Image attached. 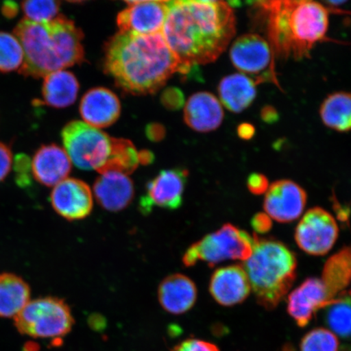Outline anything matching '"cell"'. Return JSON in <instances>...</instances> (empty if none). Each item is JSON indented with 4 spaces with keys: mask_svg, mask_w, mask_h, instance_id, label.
<instances>
[{
    "mask_svg": "<svg viewBox=\"0 0 351 351\" xmlns=\"http://www.w3.org/2000/svg\"><path fill=\"white\" fill-rule=\"evenodd\" d=\"M236 34V17L229 3L212 0L169 1L163 35L182 65V73L195 65L214 62Z\"/></svg>",
    "mask_w": 351,
    "mask_h": 351,
    "instance_id": "6da1fadb",
    "label": "cell"
},
{
    "mask_svg": "<svg viewBox=\"0 0 351 351\" xmlns=\"http://www.w3.org/2000/svg\"><path fill=\"white\" fill-rule=\"evenodd\" d=\"M104 66L118 86L134 95L154 93L175 73H182L162 34H117L105 47Z\"/></svg>",
    "mask_w": 351,
    "mask_h": 351,
    "instance_id": "7a4b0ae2",
    "label": "cell"
},
{
    "mask_svg": "<svg viewBox=\"0 0 351 351\" xmlns=\"http://www.w3.org/2000/svg\"><path fill=\"white\" fill-rule=\"evenodd\" d=\"M254 6L265 20L267 42L282 59L308 57L313 47L326 37L328 11L309 0L261 1Z\"/></svg>",
    "mask_w": 351,
    "mask_h": 351,
    "instance_id": "3957f363",
    "label": "cell"
},
{
    "mask_svg": "<svg viewBox=\"0 0 351 351\" xmlns=\"http://www.w3.org/2000/svg\"><path fill=\"white\" fill-rule=\"evenodd\" d=\"M14 35L23 48L24 63L19 73L25 77L44 78L84 59V36L73 21L64 16L47 23L21 20Z\"/></svg>",
    "mask_w": 351,
    "mask_h": 351,
    "instance_id": "277c9868",
    "label": "cell"
},
{
    "mask_svg": "<svg viewBox=\"0 0 351 351\" xmlns=\"http://www.w3.org/2000/svg\"><path fill=\"white\" fill-rule=\"evenodd\" d=\"M252 256L244 269L258 304L274 310L287 296L296 279L297 258L287 245L254 234Z\"/></svg>",
    "mask_w": 351,
    "mask_h": 351,
    "instance_id": "5b68a950",
    "label": "cell"
},
{
    "mask_svg": "<svg viewBox=\"0 0 351 351\" xmlns=\"http://www.w3.org/2000/svg\"><path fill=\"white\" fill-rule=\"evenodd\" d=\"M254 244V235L227 223L192 244L184 253L182 263L189 267L199 262L213 267L226 261H247L252 256Z\"/></svg>",
    "mask_w": 351,
    "mask_h": 351,
    "instance_id": "8992f818",
    "label": "cell"
},
{
    "mask_svg": "<svg viewBox=\"0 0 351 351\" xmlns=\"http://www.w3.org/2000/svg\"><path fill=\"white\" fill-rule=\"evenodd\" d=\"M14 319L21 335L35 339H60L72 330L74 324L69 305L54 297L29 301Z\"/></svg>",
    "mask_w": 351,
    "mask_h": 351,
    "instance_id": "52a82bcc",
    "label": "cell"
},
{
    "mask_svg": "<svg viewBox=\"0 0 351 351\" xmlns=\"http://www.w3.org/2000/svg\"><path fill=\"white\" fill-rule=\"evenodd\" d=\"M61 136L72 164L82 170L103 172L112 156L114 138L81 121L69 122Z\"/></svg>",
    "mask_w": 351,
    "mask_h": 351,
    "instance_id": "ba28073f",
    "label": "cell"
},
{
    "mask_svg": "<svg viewBox=\"0 0 351 351\" xmlns=\"http://www.w3.org/2000/svg\"><path fill=\"white\" fill-rule=\"evenodd\" d=\"M336 219L322 208H313L306 213L298 223L295 239L298 247L311 256L326 254L339 238Z\"/></svg>",
    "mask_w": 351,
    "mask_h": 351,
    "instance_id": "9c48e42d",
    "label": "cell"
},
{
    "mask_svg": "<svg viewBox=\"0 0 351 351\" xmlns=\"http://www.w3.org/2000/svg\"><path fill=\"white\" fill-rule=\"evenodd\" d=\"M274 51L265 38L257 34L241 35L232 43L230 56L232 64L247 76L261 82L263 74L274 71Z\"/></svg>",
    "mask_w": 351,
    "mask_h": 351,
    "instance_id": "30bf717a",
    "label": "cell"
},
{
    "mask_svg": "<svg viewBox=\"0 0 351 351\" xmlns=\"http://www.w3.org/2000/svg\"><path fill=\"white\" fill-rule=\"evenodd\" d=\"M188 171L175 169L162 171L148 183L146 193L139 206L144 215L151 213L154 207L176 210L181 207L185 191Z\"/></svg>",
    "mask_w": 351,
    "mask_h": 351,
    "instance_id": "8fae6325",
    "label": "cell"
},
{
    "mask_svg": "<svg viewBox=\"0 0 351 351\" xmlns=\"http://www.w3.org/2000/svg\"><path fill=\"white\" fill-rule=\"evenodd\" d=\"M117 16V25L121 33L138 35L162 34L169 1H129Z\"/></svg>",
    "mask_w": 351,
    "mask_h": 351,
    "instance_id": "7c38bea8",
    "label": "cell"
},
{
    "mask_svg": "<svg viewBox=\"0 0 351 351\" xmlns=\"http://www.w3.org/2000/svg\"><path fill=\"white\" fill-rule=\"evenodd\" d=\"M304 189L291 180H279L269 187L263 199V209L271 219L289 223L300 217L306 204Z\"/></svg>",
    "mask_w": 351,
    "mask_h": 351,
    "instance_id": "4fadbf2b",
    "label": "cell"
},
{
    "mask_svg": "<svg viewBox=\"0 0 351 351\" xmlns=\"http://www.w3.org/2000/svg\"><path fill=\"white\" fill-rule=\"evenodd\" d=\"M52 207L68 221L86 218L93 209V194L81 180L67 178L54 186L51 194Z\"/></svg>",
    "mask_w": 351,
    "mask_h": 351,
    "instance_id": "5bb4252c",
    "label": "cell"
},
{
    "mask_svg": "<svg viewBox=\"0 0 351 351\" xmlns=\"http://www.w3.org/2000/svg\"><path fill=\"white\" fill-rule=\"evenodd\" d=\"M252 287L243 266L221 267L214 271L209 283V291L219 305L232 306L241 304L250 295Z\"/></svg>",
    "mask_w": 351,
    "mask_h": 351,
    "instance_id": "9a60e30c",
    "label": "cell"
},
{
    "mask_svg": "<svg viewBox=\"0 0 351 351\" xmlns=\"http://www.w3.org/2000/svg\"><path fill=\"white\" fill-rule=\"evenodd\" d=\"M327 302V293L322 280L310 278L289 295L287 311L298 326L304 328Z\"/></svg>",
    "mask_w": 351,
    "mask_h": 351,
    "instance_id": "2e32d148",
    "label": "cell"
},
{
    "mask_svg": "<svg viewBox=\"0 0 351 351\" xmlns=\"http://www.w3.org/2000/svg\"><path fill=\"white\" fill-rule=\"evenodd\" d=\"M121 103L117 96L106 88H94L83 96L80 114L83 121L95 128H106L120 117Z\"/></svg>",
    "mask_w": 351,
    "mask_h": 351,
    "instance_id": "e0dca14e",
    "label": "cell"
},
{
    "mask_svg": "<svg viewBox=\"0 0 351 351\" xmlns=\"http://www.w3.org/2000/svg\"><path fill=\"white\" fill-rule=\"evenodd\" d=\"M71 170L72 162L68 154L56 144L39 148L32 161L34 179L48 187H54L67 179Z\"/></svg>",
    "mask_w": 351,
    "mask_h": 351,
    "instance_id": "ac0fdd59",
    "label": "cell"
},
{
    "mask_svg": "<svg viewBox=\"0 0 351 351\" xmlns=\"http://www.w3.org/2000/svg\"><path fill=\"white\" fill-rule=\"evenodd\" d=\"M99 204L110 212H119L128 207L134 196L133 182L124 173L109 172L101 173L93 187Z\"/></svg>",
    "mask_w": 351,
    "mask_h": 351,
    "instance_id": "d6986e66",
    "label": "cell"
},
{
    "mask_svg": "<svg viewBox=\"0 0 351 351\" xmlns=\"http://www.w3.org/2000/svg\"><path fill=\"white\" fill-rule=\"evenodd\" d=\"M222 104L209 92H197L187 100L184 119L192 130L202 133L216 130L223 120Z\"/></svg>",
    "mask_w": 351,
    "mask_h": 351,
    "instance_id": "ffe728a7",
    "label": "cell"
},
{
    "mask_svg": "<svg viewBox=\"0 0 351 351\" xmlns=\"http://www.w3.org/2000/svg\"><path fill=\"white\" fill-rule=\"evenodd\" d=\"M197 287L188 276L180 274L167 276L159 285L158 298L167 313L181 315L195 304Z\"/></svg>",
    "mask_w": 351,
    "mask_h": 351,
    "instance_id": "44dd1931",
    "label": "cell"
},
{
    "mask_svg": "<svg viewBox=\"0 0 351 351\" xmlns=\"http://www.w3.org/2000/svg\"><path fill=\"white\" fill-rule=\"evenodd\" d=\"M256 85L253 78L245 74H231L223 77L219 82V99L230 112L240 113L251 106L256 99Z\"/></svg>",
    "mask_w": 351,
    "mask_h": 351,
    "instance_id": "7402d4cb",
    "label": "cell"
},
{
    "mask_svg": "<svg viewBox=\"0 0 351 351\" xmlns=\"http://www.w3.org/2000/svg\"><path fill=\"white\" fill-rule=\"evenodd\" d=\"M320 280L326 288L328 302L344 293L351 282V245L341 249L328 258Z\"/></svg>",
    "mask_w": 351,
    "mask_h": 351,
    "instance_id": "603a6c76",
    "label": "cell"
},
{
    "mask_svg": "<svg viewBox=\"0 0 351 351\" xmlns=\"http://www.w3.org/2000/svg\"><path fill=\"white\" fill-rule=\"evenodd\" d=\"M78 91L77 77L66 70L52 73L43 79V99L48 106L67 108L75 102Z\"/></svg>",
    "mask_w": 351,
    "mask_h": 351,
    "instance_id": "cb8c5ba5",
    "label": "cell"
},
{
    "mask_svg": "<svg viewBox=\"0 0 351 351\" xmlns=\"http://www.w3.org/2000/svg\"><path fill=\"white\" fill-rule=\"evenodd\" d=\"M29 285L20 276L0 274V317H16L30 301Z\"/></svg>",
    "mask_w": 351,
    "mask_h": 351,
    "instance_id": "d4e9b609",
    "label": "cell"
},
{
    "mask_svg": "<svg viewBox=\"0 0 351 351\" xmlns=\"http://www.w3.org/2000/svg\"><path fill=\"white\" fill-rule=\"evenodd\" d=\"M319 116L328 128L339 132L351 130V94L335 92L327 96L320 106Z\"/></svg>",
    "mask_w": 351,
    "mask_h": 351,
    "instance_id": "484cf974",
    "label": "cell"
},
{
    "mask_svg": "<svg viewBox=\"0 0 351 351\" xmlns=\"http://www.w3.org/2000/svg\"><path fill=\"white\" fill-rule=\"evenodd\" d=\"M324 322L333 335L351 340V295L349 293L327 302L323 307Z\"/></svg>",
    "mask_w": 351,
    "mask_h": 351,
    "instance_id": "4316f807",
    "label": "cell"
},
{
    "mask_svg": "<svg viewBox=\"0 0 351 351\" xmlns=\"http://www.w3.org/2000/svg\"><path fill=\"white\" fill-rule=\"evenodd\" d=\"M139 163H141L140 154L136 150L133 144L128 140L113 138L112 156L101 173L114 171V172L129 175L137 169Z\"/></svg>",
    "mask_w": 351,
    "mask_h": 351,
    "instance_id": "83f0119b",
    "label": "cell"
},
{
    "mask_svg": "<svg viewBox=\"0 0 351 351\" xmlns=\"http://www.w3.org/2000/svg\"><path fill=\"white\" fill-rule=\"evenodd\" d=\"M24 63V51L14 34L0 32V73L20 70Z\"/></svg>",
    "mask_w": 351,
    "mask_h": 351,
    "instance_id": "f1b7e54d",
    "label": "cell"
},
{
    "mask_svg": "<svg viewBox=\"0 0 351 351\" xmlns=\"http://www.w3.org/2000/svg\"><path fill=\"white\" fill-rule=\"evenodd\" d=\"M60 3L54 0H30L21 3L25 19L35 23H47L56 19Z\"/></svg>",
    "mask_w": 351,
    "mask_h": 351,
    "instance_id": "f546056e",
    "label": "cell"
},
{
    "mask_svg": "<svg viewBox=\"0 0 351 351\" xmlns=\"http://www.w3.org/2000/svg\"><path fill=\"white\" fill-rule=\"evenodd\" d=\"M339 341L327 328L313 329L302 337L300 351H339Z\"/></svg>",
    "mask_w": 351,
    "mask_h": 351,
    "instance_id": "4dcf8cb0",
    "label": "cell"
},
{
    "mask_svg": "<svg viewBox=\"0 0 351 351\" xmlns=\"http://www.w3.org/2000/svg\"><path fill=\"white\" fill-rule=\"evenodd\" d=\"M172 351H219V349L212 342L188 339L175 346Z\"/></svg>",
    "mask_w": 351,
    "mask_h": 351,
    "instance_id": "1f68e13d",
    "label": "cell"
},
{
    "mask_svg": "<svg viewBox=\"0 0 351 351\" xmlns=\"http://www.w3.org/2000/svg\"><path fill=\"white\" fill-rule=\"evenodd\" d=\"M269 184L266 176L261 173H252L247 178V188L253 195L265 194L269 190Z\"/></svg>",
    "mask_w": 351,
    "mask_h": 351,
    "instance_id": "d6a6232c",
    "label": "cell"
},
{
    "mask_svg": "<svg viewBox=\"0 0 351 351\" xmlns=\"http://www.w3.org/2000/svg\"><path fill=\"white\" fill-rule=\"evenodd\" d=\"M15 169L17 174V182L20 186L26 185L29 181V169H32V162L25 155H19L15 160Z\"/></svg>",
    "mask_w": 351,
    "mask_h": 351,
    "instance_id": "836d02e7",
    "label": "cell"
},
{
    "mask_svg": "<svg viewBox=\"0 0 351 351\" xmlns=\"http://www.w3.org/2000/svg\"><path fill=\"white\" fill-rule=\"evenodd\" d=\"M12 163L11 149L0 142V182L10 173Z\"/></svg>",
    "mask_w": 351,
    "mask_h": 351,
    "instance_id": "e575fe53",
    "label": "cell"
},
{
    "mask_svg": "<svg viewBox=\"0 0 351 351\" xmlns=\"http://www.w3.org/2000/svg\"><path fill=\"white\" fill-rule=\"evenodd\" d=\"M252 226L258 234H266L273 226V222L266 213H258L253 217Z\"/></svg>",
    "mask_w": 351,
    "mask_h": 351,
    "instance_id": "d590c367",
    "label": "cell"
},
{
    "mask_svg": "<svg viewBox=\"0 0 351 351\" xmlns=\"http://www.w3.org/2000/svg\"><path fill=\"white\" fill-rule=\"evenodd\" d=\"M254 134H256V129L250 123H243V124H240L238 127V134L241 139H252Z\"/></svg>",
    "mask_w": 351,
    "mask_h": 351,
    "instance_id": "8d00e7d4",
    "label": "cell"
},
{
    "mask_svg": "<svg viewBox=\"0 0 351 351\" xmlns=\"http://www.w3.org/2000/svg\"><path fill=\"white\" fill-rule=\"evenodd\" d=\"M262 120L266 123H274L278 120V113L276 110L271 106H265L261 111Z\"/></svg>",
    "mask_w": 351,
    "mask_h": 351,
    "instance_id": "74e56055",
    "label": "cell"
},
{
    "mask_svg": "<svg viewBox=\"0 0 351 351\" xmlns=\"http://www.w3.org/2000/svg\"><path fill=\"white\" fill-rule=\"evenodd\" d=\"M19 7L14 2H5L2 6V12L4 16L8 19H12L14 17L17 12H19Z\"/></svg>",
    "mask_w": 351,
    "mask_h": 351,
    "instance_id": "f35d334b",
    "label": "cell"
},
{
    "mask_svg": "<svg viewBox=\"0 0 351 351\" xmlns=\"http://www.w3.org/2000/svg\"><path fill=\"white\" fill-rule=\"evenodd\" d=\"M24 351H38V346L37 344L28 343L25 346Z\"/></svg>",
    "mask_w": 351,
    "mask_h": 351,
    "instance_id": "ab89813d",
    "label": "cell"
},
{
    "mask_svg": "<svg viewBox=\"0 0 351 351\" xmlns=\"http://www.w3.org/2000/svg\"><path fill=\"white\" fill-rule=\"evenodd\" d=\"M339 351H351V346L346 345L342 346Z\"/></svg>",
    "mask_w": 351,
    "mask_h": 351,
    "instance_id": "60d3db41",
    "label": "cell"
},
{
    "mask_svg": "<svg viewBox=\"0 0 351 351\" xmlns=\"http://www.w3.org/2000/svg\"><path fill=\"white\" fill-rule=\"evenodd\" d=\"M350 295H351V291L349 292Z\"/></svg>",
    "mask_w": 351,
    "mask_h": 351,
    "instance_id": "b9f144b4",
    "label": "cell"
}]
</instances>
